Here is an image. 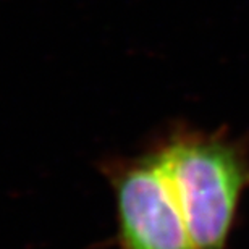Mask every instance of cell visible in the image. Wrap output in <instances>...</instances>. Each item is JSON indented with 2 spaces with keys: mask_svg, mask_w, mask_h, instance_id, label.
I'll return each instance as SVG.
<instances>
[{
  "mask_svg": "<svg viewBox=\"0 0 249 249\" xmlns=\"http://www.w3.org/2000/svg\"><path fill=\"white\" fill-rule=\"evenodd\" d=\"M115 194L118 249H196L159 149L104 167Z\"/></svg>",
  "mask_w": 249,
  "mask_h": 249,
  "instance_id": "cell-2",
  "label": "cell"
},
{
  "mask_svg": "<svg viewBox=\"0 0 249 249\" xmlns=\"http://www.w3.org/2000/svg\"><path fill=\"white\" fill-rule=\"evenodd\" d=\"M196 249H227L241 194L249 188V147L225 129L180 128L157 146Z\"/></svg>",
  "mask_w": 249,
  "mask_h": 249,
  "instance_id": "cell-1",
  "label": "cell"
}]
</instances>
